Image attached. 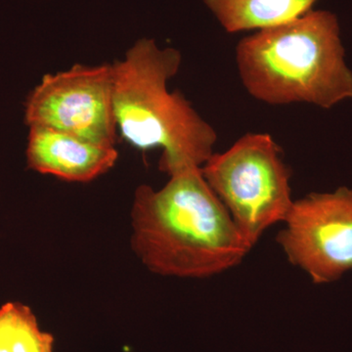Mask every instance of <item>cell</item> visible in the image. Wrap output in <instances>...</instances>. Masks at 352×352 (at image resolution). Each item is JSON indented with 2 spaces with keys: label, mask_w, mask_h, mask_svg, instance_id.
I'll use <instances>...</instances> for the list:
<instances>
[{
  "label": "cell",
  "mask_w": 352,
  "mask_h": 352,
  "mask_svg": "<svg viewBox=\"0 0 352 352\" xmlns=\"http://www.w3.org/2000/svg\"><path fill=\"white\" fill-rule=\"evenodd\" d=\"M54 344L31 307L17 302L0 307V352H54Z\"/></svg>",
  "instance_id": "cell-9"
},
{
  "label": "cell",
  "mask_w": 352,
  "mask_h": 352,
  "mask_svg": "<svg viewBox=\"0 0 352 352\" xmlns=\"http://www.w3.org/2000/svg\"><path fill=\"white\" fill-rule=\"evenodd\" d=\"M182 54L139 38L113 66V103L118 131L139 150H162L159 168L168 176L201 168L214 154L217 131L168 82Z\"/></svg>",
  "instance_id": "cell-2"
},
{
  "label": "cell",
  "mask_w": 352,
  "mask_h": 352,
  "mask_svg": "<svg viewBox=\"0 0 352 352\" xmlns=\"http://www.w3.org/2000/svg\"><path fill=\"white\" fill-rule=\"evenodd\" d=\"M344 56L337 16L314 9L252 32L235 51L241 82L252 98L322 109L352 99V72Z\"/></svg>",
  "instance_id": "cell-3"
},
{
  "label": "cell",
  "mask_w": 352,
  "mask_h": 352,
  "mask_svg": "<svg viewBox=\"0 0 352 352\" xmlns=\"http://www.w3.org/2000/svg\"><path fill=\"white\" fill-rule=\"evenodd\" d=\"M112 64H76L47 74L25 102V124L73 134L97 144L115 146Z\"/></svg>",
  "instance_id": "cell-5"
},
{
  "label": "cell",
  "mask_w": 352,
  "mask_h": 352,
  "mask_svg": "<svg viewBox=\"0 0 352 352\" xmlns=\"http://www.w3.org/2000/svg\"><path fill=\"white\" fill-rule=\"evenodd\" d=\"M201 171L252 248L293 205L292 171L270 134H245L226 152L214 153Z\"/></svg>",
  "instance_id": "cell-4"
},
{
  "label": "cell",
  "mask_w": 352,
  "mask_h": 352,
  "mask_svg": "<svg viewBox=\"0 0 352 352\" xmlns=\"http://www.w3.org/2000/svg\"><path fill=\"white\" fill-rule=\"evenodd\" d=\"M283 223L278 245L314 283H332L352 270V189L294 201Z\"/></svg>",
  "instance_id": "cell-6"
},
{
  "label": "cell",
  "mask_w": 352,
  "mask_h": 352,
  "mask_svg": "<svg viewBox=\"0 0 352 352\" xmlns=\"http://www.w3.org/2000/svg\"><path fill=\"white\" fill-rule=\"evenodd\" d=\"M28 168L69 182L87 183L112 170L119 159L115 146L97 144L43 126L30 127Z\"/></svg>",
  "instance_id": "cell-7"
},
{
  "label": "cell",
  "mask_w": 352,
  "mask_h": 352,
  "mask_svg": "<svg viewBox=\"0 0 352 352\" xmlns=\"http://www.w3.org/2000/svg\"><path fill=\"white\" fill-rule=\"evenodd\" d=\"M319 0H204L228 34L256 32L285 24L314 10Z\"/></svg>",
  "instance_id": "cell-8"
},
{
  "label": "cell",
  "mask_w": 352,
  "mask_h": 352,
  "mask_svg": "<svg viewBox=\"0 0 352 352\" xmlns=\"http://www.w3.org/2000/svg\"><path fill=\"white\" fill-rule=\"evenodd\" d=\"M132 251L157 275L205 279L244 261L252 248L201 175L191 168L162 188L142 184L131 210Z\"/></svg>",
  "instance_id": "cell-1"
}]
</instances>
